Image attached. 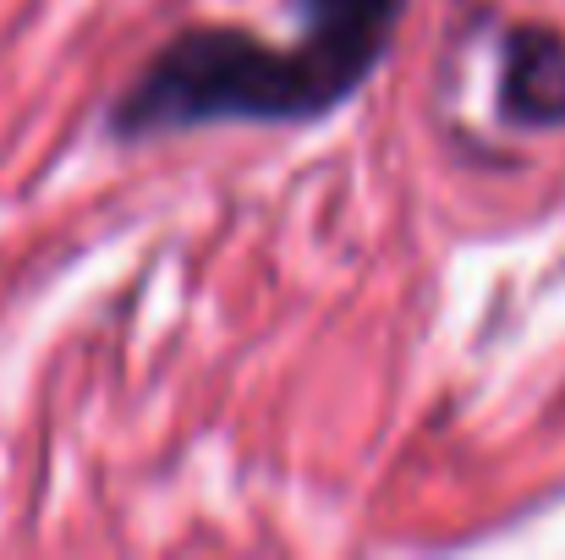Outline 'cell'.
<instances>
[{
	"mask_svg": "<svg viewBox=\"0 0 565 560\" xmlns=\"http://www.w3.org/2000/svg\"><path fill=\"white\" fill-rule=\"evenodd\" d=\"M369 83V66L302 28V44H269L247 28L177 33L110 105V138H171L214 121H319Z\"/></svg>",
	"mask_w": 565,
	"mask_h": 560,
	"instance_id": "1",
	"label": "cell"
},
{
	"mask_svg": "<svg viewBox=\"0 0 565 560\" xmlns=\"http://www.w3.org/2000/svg\"><path fill=\"white\" fill-rule=\"evenodd\" d=\"M500 116L511 127H565V33L522 22L500 44Z\"/></svg>",
	"mask_w": 565,
	"mask_h": 560,
	"instance_id": "2",
	"label": "cell"
}]
</instances>
